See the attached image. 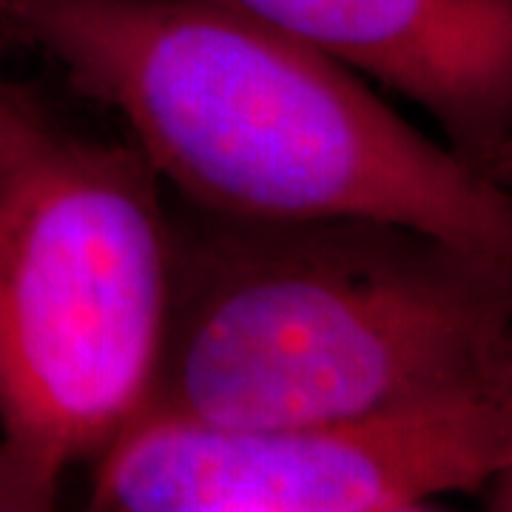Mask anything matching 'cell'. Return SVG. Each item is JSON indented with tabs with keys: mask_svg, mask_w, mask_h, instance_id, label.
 <instances>
[{
	"mask_svg": "<svg viewBox=\"0 0 512 512\" xmlns=\"http://www.w3.org/2000/svg\"><path fill=\"white\" fill-rule=\"evenodd\" d=\"M0 43L114 111L177 200L399 222L512 274V188L365 77L214 0H0Z\"/></svg>",
	"mask_w": 512,
	"mask_h": 512,
	"instance_id": "cell-1",
	"label": "cell"
},
{
	"mask_svg": "<svg viewBox=\"0 0 512 512\" xmlns=\"http://www.w3.org/2000/svg\"><path fill=\"white\" fill-rule=\"evenodd\" d=\"M171 296L143 416L259 430L470 382L512 274L399 222L237 217L168 200Z\"/></svg>",
	"mask_w": 512,
	"mask_h": 512,
	"instance_id": "cell-2",
	"label": "cell"
},
{
	"mask_svg": "<svg viewBox=\"0 0 512 512\" xmlns=\"http://www.w3.org/2000/svg\"><path fill=\"white\" fill-rule=\"evenodd\" d=\"M171 296L160 174L0 74V436L66 473L146 413Z\"/></svg>",
	"mask_w": 512,
	"mask_h": 512,
	"instance_id": "cell-3",
	"label": "cell"
},
{
	"mask_svg": "<svg viewBox=\"0 0 512 512\" xmlns=\"http://www.w3.org/2000/svg\"><path fill=\"white\" fill-rule=\"evenodd\" d=\"M498 353V350H495ZM510 453L498 370L350 419L231 430L140 416L94 458L100 512H402L481 493Z\"/></svg>",
	"mask_w": 512,
	"mask_h": 512,
	"instance_id": "cell-4",
	"label": "cell"
},
{
	"mask_svg": "<svg viewBox=\"0 0 512 512\" xmlns=\"http://www.w3.org/2000/svg\"><path fill=\"white\" fill-rule=\"evenodd\" d=\"M419 106L512 188V0H214Z\"/></svg>",
	"mask_w": 512,
	"mask_h": 512,
	"instance_id": "cell-5",
	"label": "cell"
},
{
	"mask_svg": "<svg viewBox=\"0 0 512 512\" xmlns=\"http://www.w3.org/2000/svg\"><path fill=\"white\" fill-rule=\"evenodd\" d=\"M63 476L18 441L0 436V512H37L55 507Z\"/></svg>",
	"mask_w": 512,
	"mask_h": 512,
	"instance_id": "cell-6",
	"label": "cell"
},
{
	"mask_svg": "<svg viewBox=\"0 0 512 512\" xmlns=\"http://www.w3.org/2000/svg\"><path fill=\"white\" fill-rule=\"evenodd\" d=\"M495 370L504 387V399L510 407V453L507 461L501 464V470L495 473L493 481L484 487V498H487V510L495 512H512V325L504 333L498 353H495Z\"/></svg>",
	"mask_w": 512,
	"mask_h": 512,
	"instance_id": "cell-7",
	"label": "cell"
}]
</instances>
